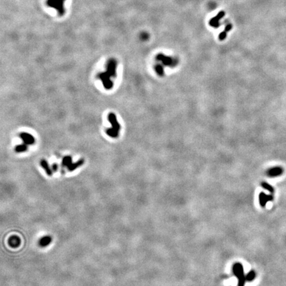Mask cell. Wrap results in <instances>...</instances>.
Segmentation results:
<instances>
[{
  "label": "cell",
  "mask_w": 286,
  "mask_h": 286,
  "mask_svg": "<svg viewBox=\"0 0 286 286\" xmlns=\"http://www.w3.org/2000/svg\"><path fill=\"white\" fill-rule=\"evenodd\" d=\"M233 273L236 277L238 280H239L238 286H245L246 280L242 264L239 262L234 264L233 266Z\"/></svg>",
  "instance_id": "6da1fadb"
},
{
  "label": "cell",
  "mask_w": 286,
  "mask_h": 286,
  "mask_svg": "<svg viewBox=\"0 0 286 286\" xmlns=\"http://www.w3.org/2000/svg\"><path fill=\"white\" fill-rule=\"evenodd\" d=\"M19 137L21 138L24 144H27V145H32L35 143V138L32 135L26 132H21L19 135Z\"/></svg>",
  "instance_id": "5b68a950"
},
{
  "label": "cell",
  "mask_w": 286,
  "mask_h": 286,
  "mask_svg": "<svg viewBox=\"0 0 286 286\" xmlns=\"http://www.w3.org/2000/svg\"><path fill=\"white\" fill-rule=\"evenodd\" d=\"M262 187L264 189H266V190L268 191L270 194H273V192H274V189H273V188L272 187V185H270L269 183H268L267 182H262Z\"/></svg>",
  "instance_id": "d6986e66"
},
{
  "label": "cell",
  "mask_w": 286,
  "mask_h": 286,
  "mask_svg": "<svg viewBox=\"0 0 286 286\" xmlns=\"http://www.w3.org/2000/svg\"><path fill=\"white\" fill-rule=\"evenodd\" d=\"M108 120H109L111 126H112V128L119 131L120 129H121V125H120V124L118 123V121H117L115 114L113 113H110L109 115H108Z\"/></svg>",
  "instance_id": "9c48e42d"
},
{
  "label": "cell",
  "mask_w": 286,
  "mask_h": 286,
  "mask_svg": "<svg viewBox=\"0 0 286 286\" xmlns=\"http://www.w3.org/2000/svg\"><path fill=\"white\" fill-rule=\"evenodd\" d=\"M256 273L255 271L251 270V272H249L247 273V275L246 276V282H251L256 278Z\"/></svg>",
  "instance_id": "e0dca14e"
},
{
  "label": "cell",
  "mask_w": 286,
  "mask_h": 286,
  "mask_svg": "<svg viewBox=\"0 0 286 286\" xmlns=\"http://www.w3.org/2000/svg\"><path fill=\"white\" fill-rule=\"evenodd\" d=\"M284 173V169L282 168L276 166L273 167L266 171L267 176L270 177H275L281 176L282 174Z\"/></svg>",
  "instance_id": "52a82bcc"
},
{
  "label": "cell",
  "mask_w": 286,
  "mask_h": 286,
  "mask_svg": "<svg viewBox=\"0 0 286 286\" xmlns=\"http://www.w3.org/2000/svg\"><path fill=\"white\" fill-rule=\"evenodd\" d=\"M27 150H28V146H27V144H19V145H17L15 147V151L17 153L25 152Z\"/></svg>",
  "instance_id": "5bb4252c"
},
{
  "label": "cell",
  "mask_w": 286,
  "mask_h": 286,
  "mask_svg": "<svg viewBox=\"0 0 286 286\" xmlns=\"http://www.w3.org/2000/svg\"><path fill=\"white\" fill-rule=\"evenodd\" d=\"M154 70L159 76H163L164 75V70L163 66L161 64H157L154 66Z\"/></svg>",
  "instance_id": "2e32d148"
},
{
  "label": "cell",
  "mask_w": 286,
  "mask_h": 286,
  "mask_svg": "<svg viewBox=\"0 0 286 286\" xmlns=\"http://www.w3.org/2000/svg\"><path fill=\"white\" fill-rule=\"evenodd\" d=\"M156 61L161 62L162 64L166 66H170L171 68L175 67L178 64V61L176 58H174L171 56H166L163 54H158L156 56Z\"/></svg>",
  "instance_id": "7a4b0ae2"
},
{
  "label": "cell",
  "mask_w": 286,
  "mask_h": 286,
  "mask_svg": "<svg viewBox=\"0 0 286 286\" xmlns=\"http://www.w3.org/2000/svg\"><path fill=\"white\" fill-rule=\"evenodd\" d=\"M72 163V158L70 156H66L63 158L62 162V166L68 167V166L71 164Z\"/></svg>",
  "instance_id": "9a60e30c"
},
{
  "label": "cell",
  "mask_w": 286,
  "mask_h": 286,
  "mask_svg": "<svg viewBox=\"0 0 286 286\" xmlns=\"http://www.w3.org/2000/svg\"><path fill=\"white\" fill-rule=\"evenodd\" d=\"M99 78L103 83V87L105 89L109 90L113 88V82L111 80V76L107 72L99 74Z\"/></svg>",
  "instance_id": "3957f363"
},
{
  "label": "cell",
  "mask_w": 286,
  "mask_h": 286,
  "mask_svg": "<svg viewBox=\"0 0 286 286\" xmlns=\"http://www.w3.org/2000/svg\"><path fill=\"white\" fill-rule=\"evenodd\" d=\"M232 29V25L231 24H228L227 26L225 27V29L221 33V34L219 36V38L220 41H223L227 37V33L230 31V30Z\"/></svg>",
  "instance_id": "7c38bea8"
},
{
  "label": "cell",
  "mask_w": 286,
  "mask_h": 286,
  "mask_svg": "<svg viewBox=\"0 0 286 286\" xmlns=\"http://www.w3.org/2000/svg\"><path fill=\"white\" fill-rule=\"evenodd\" d=\"M84 159H80V160H78V162H75V163H72L71 164L69 165L67 167L68 170L70 171H74L76 169H77L78 168L82 166L84 164Z\"/></svg>",
  "instance_id": "8fae6325"
},
{
  "label": "cell",
  "mask_w": 286,
  "mask_h": 286,
  "mask_svg": "<svg viewBox=\"0 0 286 286\" xmlns=\"http://www.w3.org/2000/svg\"><path fill=\"white\" fill-rule=\"evenodd\" d=\"M225 13L223 11L219 12L215 17L210 19L209 25L214 28H218L219 27V21L225 16Z\"/></svg>",
  "instance_id": "ba28073f"
},
{
  "label": "cell",
  "mask_w": 286,
  "mask_h": 286,
  "mask_svg": "<svg viewBox=\"0 0 286 286\" xmlns=\"http://www.w3.org/2000/svg\"><path fill=\"white\" fill-rule=\"evenodd\" d=\"M51 242V238L50 236H44L40 240L39 244L41 246H46L49 245Z\"/></svg>",
  "instance_id": "ac0fdd59"
},
{
  "label": "cell",
  "mask_w": 286,
  "mask_h": 286,
  "mask_svg": "<svg viewBox=\"0 0 286 286\" xmlns=\"http://www.w3.org/2000/svg\"><path fill=\"white\" fill-rule=\"evenodd\" d=\"M52 170L53 171H56L57 170H58V164H56V163L52 165Z\"/></svg>",
  "instance_id": "ffe728a7"
},
{
  "label": "cell",
  "mask_w": 286,
  "mask_h": 286,
  "mask_svg": "<svg viewBox=\"0 0 286 286\" xmlns=\"http://www.w3.org/2000/svg\"><path fill=\"white\" fill-rule=\"evenodd\" d=\"M117 62L115 59H110L107 62V72L109 74L111 77H117Z\"/></svg>",
  "instance_id": "277c9868"
},
{
  "label": "cell",
  "mask_w": 286,
  "mask_h": 286,
  "mask_svg": "<svg viewBox=\"0 0 286 286\" xmlns=\"http://www.w3.org/2000/svg\"><path fill=\"white\" fill-rule=\"evenodd\" d=\"M41 166L42 168H44V170H45V171H46V173H47L48 176H51L52 175L53 171L50 168L49 165V164H48V162H47V160H44V159L42 160L41 161Z\"/></svg>",
  "instance_id": "30bf717a"
},
{
  "label": "cell",
  "mask_w": 286,
  "mask_h": 286,
  "mask_svg": "<svg viewBox=\"0 0 286 286\" xmlns=\"http://www.w3.org/2000/svg\"><path fill=\"white\" fill-rule=\"evenodd\" d=\"M106 134L111 138H116L119 137V131L113 128H109L106 130Z\"/></svg>",
  "instance_id": "4fadbf2b"
},
{
  "label": "cell",
  "mask_w": 286,
  "mask_h": 286,
  "mask_svg": "<svg viewBox=\"0 0 286 286\" xmlns=\"http://www.w3.org/2000/svg\"><path fill=\"white\" fill-rule=\"evenodd\" d=\"M273 200V196L272 194L267 195L264 192H261L259 194V203H260L262 207H265L268 201H272Z\"/></svg>",
  "instance_id": "8992f818"
}]
</instances>
